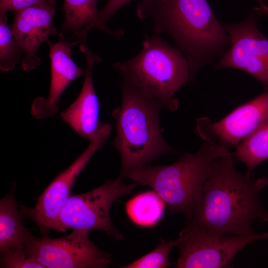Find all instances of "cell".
<instances>
[{"instance_id": "6da1fadb", "label": "cell", "mask_w": 268, "mask_h": 268, "mask_svg": "<svg viewBox=\"0 0 268 268\" xmlns=\"http://www.w3.org/2000/svg\"><path fill=\"white\" fill-rule=\"evenodd\" d=\"M268 180L243 175L230 152L215 159L204 182L201 201L188 223L218 235L255 233L252 223L268 221L259 199Z\"/></svg>"}, {"instance_id": "7a4b0ae2", "label": "cell", "mask_w": 268, "mask_h": 268, "mask_svg": "<svg viewBox=\"0 0 268 268\" xmlns=\"http://www.w3.org/2000/svg\"><path fill=\"white\" fill-rule=\"evenodd\" d=\"M140 18H149L154 30L165 34L185 56L189 81L205 66L217 62L230 46V39L207 0H143Z\"/></svg>"}, {"instance_id": "3957f363", "label": "cell", "mask_w": 268, "mask_h": 268, "mask_svg": "<svg viewBox=\"0 0 268 268\" xmlns=\"http://www.w3.org/2000/svg\"><path fill=\"white\" fill-rule=\"evenodd\" d=\"M122 99L112 116L117 134L112 144L121 158L120 177L130 170L146 165L160 156L177 151L164 139L159 124L162 105L123 79Z\"/></svg>"}, {"instance_id": "277c9868", "label": "cell", "mask_w": 268, "mask_h": 268, "mask_svg": "<svg viewBox=\"0 0 268 268\" xmlns=\"http://www.w3.org/2000/svg\"><path fill=\"white\" fill-rule=\"evenodd\" d=\"M229 152L225 146L205 142L196 153L183 154L173 164L134 168L125 177L150 187L170 212L184 213L190 220L201 201L212 162Z\"/></svg>"}, {"instance_id": "5b68a950", "label": "cell", "mask_w": 268, "mask_h": 268, "mask_svg": "<svg viewBox=\"0 0 268 268\" xmlns=\"http://www.w3.org/2000/svg\"><path fill=\"white\" fill-rule=\"evenodd\" d=\"M124 79L163 108L175 111V94L190 80L188 61L176 47L159 36L145 39L140 52L125 62L113 66Z\"/></svg>"}, {"instance_id": "8992f818", "label": "cell", "mask_w": 268, "mask_h": 268, "mask_svg": "<svg viewBox=\"0 0 268 268\" xmlns=\"http://www.w3.org/2000/svg\"><path fill=\"white\" fill-rule=\"evenodd\" d=\"M123 179L119 176L87 193L70 196L53 230L64 232L68 228L90 232L102 230L117 240L122 239V235L111 222L110 208L118 198L131 193L138 185L135 182L127 184Z\"/></svg>"}, {"instance_id": "52a82bcc", "label": "cell", "mask_w": 268, "mask_h": 268, "mask_svg": "<svg viewBox=\"0 0 268 268\" xmlns=\"http://www.w3.org/2000/svg\"><path fill=\"white\" fill-rule=\"evenodd\" d=\"M268 237V232L218 235L187 223L177 238L179 255L176 268H231L233 258L242 248Z\"/></svg>"}, {"instance_id": "ba28073f", "label": "cell", "mask_w": 268, "mask_h": 268, "mask_svg": "<svg viewBox=\"0 0 268 268\" xmlns=\"http://www.w3.org/2000/svg\"><path fill=\"white\" fill-rule=\"evenodd\" d=\"M90 231L72 229L68 235L52 238L29 233L24 242L28 256L44 268H103L112 256L99 249L89 238Z\"/></svg>"}, {"instance_id": "9c48e42d", "label": "cell", "mask_w": 268, "mask_h": 268, "mask_svg": "<svg viewBox=\"0 0 268 268\" xmlns=\"http://www.w3.org/2000/svg\"><path fill=\"white\" fill-rule=\"evenodd\" d=\"M266 13L254 7L246 18L236 23H221L230 39V46L216 64L215 69H239L251 75L265 87L268 85V39L259 29Z\"/></svg>"}, {"instance_id": "30bf717a", "label": "cell", "mask_w": 268, "mask_h": 268, "mask_svg": "<svg viewBox=\"0 0 268 268\" xmlns=\"http://www.w3.org/2000/svg\"><path fill=\"white\" fill-rule=\"evenodd\" d=\"M112 130L110 124H104L97 135L81 154L65 170L58 175L39 197L34 207L21 205L19 211L39 227L43 236H47L70 196L75 181L96 151L100 149Z\"/></svg>"}, {"instance_id": "8fae6325", "label": "cell", "mask_w": 268, "mask_h": 268, "mask_svg": "<svg viewBox=\"0 0 268 268\" xmlns=\"http://www.w3.org/2000/svg\"><path fill=\"white\" fill-rule=\"evenodd\" d=\"M268 119V93L265 92L238 107L220 120H196L195 132L205 142L236 147L241 141Z\"/></svg>"}, {"instance_id": "7c38bea8", "label": "cell", "mask_w": 268, "mask_h": 268, "mask_svg": "<svg viewBox=\"0 0 268 268\" xmlns=\"http://www.w3.org/2000/svg\"><path fill=\"white\" fill-rule=\"evenodd\" d=\"M55 0L44 1L15 11L11 28L14 39L22 52V67L25 71L36 68L41 63L37 51L49 38L57 34L53 24L56 11Z\"/></svg>"}, {"instance_id": "4fadbf2b", "label": "cell", "mask_w": 268, "mask_h": 268, "mask_svg": "<svg viewBox=\"0 0 268 268\" xmlns=\"http://www.w3.org/2000/svg\"><path fill=\"white\" fill-rule=\"evenodd\" d=\"M80 50L85 54L86 60L83 86L78 97L61 116L78 134L91 140L104 125L99 120V103L92 76L93 67L101 58L93 53L86 43L81 44Z\"/></svg>"}, {"instance_id": "5bb4252c", "label": "cell", "mask_w": 268, "mask_h": 268, "mask_svg": "<svg viewBox=\"0 0 268 268\" xmlns=\"http://www.w3.org/2000/svg\"><path fill=\"white\" fill-rule=\"evenodd\" d=\"M47 44L51 67L49 94L47 99L37 98L31 108L32 114L38 119L54 115L58 111L59 101L65 89L85 72L72 59L69 44L62 40L55 44L49 41Z\"/></svg>"}, {"instance_id": "9a60e30c", "label": "cell", "mask_w": 268, "mask_h": 268, "mask_svg": "<svg viewBox=\"0 0 268 268\" xmlns=\"http://www.w3.org/2000/svg\"><path fill=\"white\" fill-rule=\"evenodd\" d=\"M15 186L0 200V249L24 246L26 236L29 233L24 226L22 215L18 209L14 197Z\"/></svg>"}, {"instance_id": "2e32d148", "label": "cell", "mask_w": 268, "mask_h": 268, "mask_svg": "<svg viewBox=\"0 0 268 268\" xmlns=\"http://www.w3.org/2000/svg\"><path fill=\"white\" fill-rule=\"evenodd\" d=\"M97 0H64L65 13L63 32H70L78 38L76 43H85L89 31L94 28L99 12Z\"/></svg>"}, {"instance_id": "e0dca14e", "label": "cell", "mask_w": 268, "mask_h": 268, "mask_svg": "<svg viewBox=\"0 0 268 268\" xmlns=\"http://www.w3.org/2000/svg\"><path fill=\"white\" fill-rule=\"evenodd\" d=\"M236 148L234 156L245 164V175L250 176L252 171L268 158V119L245 137Z\"/></svg>"}, {"instance_id": "ac0fdd59", "label": "cell", "mask_w": 268, "mask_h": 268, "mask_svg": "<svg viewBox=\"0 0 268 268\" xmlns=\"http://www.w3.org/2000/svg\"><path fill=\"white\" fill-rule=\"evenodd\" d=\"M165 203L153 191L136 196L126 203L130 219L137 225L153 226L162 218Z\"/></svg>"}, {"instance_id": "d6986e66", "label": "cell", "mask_w": 268, "mask_h": 268, "mask_svg": "<svg viewBox=\"0 0 268 268\" xmlns=\"http://www.w3.org/2000/svg\"><path fill=\"white\" fill-rule=\"evenodd\" d=\"M22 56L11 28L7 24L6 13L0 14V69L4 71L12 70Z\"/></svg>"}, {"instance_id": "ffe728a7", "label": "cell", "mask_w": 268, "mask_h": 268, "mask_svg": "<svg viewBox=\"0 0 268 268\" xmlns=\"http://www.w3.org/2000/svg\"><path fill=\"white\" fill-rule=\"evenodd\" d=\"M160 244L151 252L123 268H166L174 264L169 261L168 256L173 247L176 246L177 239L166 242L161 239Z\"/></svg>"}, {"instance_id": "44dd1931", "label": "cell", "mask_w": 268, "mask_h": 268, "mask_svg": "<svg viewBox=\"0 0 268 268\" xmlns=\"http://www.w3.org/2000/svg\"><path fill=\"white\" fill-rule=\"evenodd\" d=\"M0 268H44L37 261L27 256L24 246L0 249Z\"/></svg>"}, {"instance_id": "7402d4cb", "label": "cell", "mask_w": 268, "mask_h": 268, "mask_svg": "<svg viewBox=\"0 0 268 268\" xmlns=\"http://www.w3.org/2000/svg\"><path fill=\"white\" fill-rule=\"evenodd\" d=\"M132 0H108L104 7L99 12L98 16L94 28L100 29L114 35V31L106 26V22L115 13L126 4Z\"/></svg>"}, {"instance_id": "603a6c76", "label": "cell", "mask_w": 268, "mask_h": 268, "mask_svg": "<svg viewBox=\"0 0 268 268\" xmlns=\"http://www.w3.org/2000/svg\"><path fill=\"white\" fill-rule=\"evenodd\" d=\"M45 0H0V14L18 11Z\"/></svg>"}, {"instance_id": "cb8c5ba5", "label": "cell", "mask_w": 268, "mask_h": 268, "mask_svg": "<svg viewBox=\"0 0 268 268\" xmlns=\"http://www.w3.org/2000/svg\"><path fill=\"white\" fill-rule=\"evenodd\" d=\"M259 3V7L268 15V7L264 0H256Z\"/></svg>"}]
</instances>
